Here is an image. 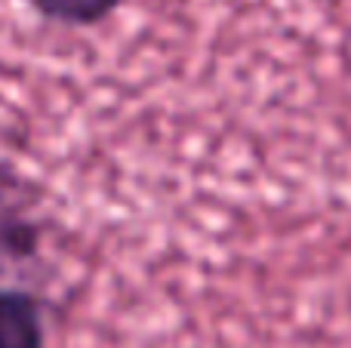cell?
Masks as SVG:
<instances>
[{
	"mask_svg": "<svg viewBox=\"0 0 351 348\" xmlns=\"http://www.w3.org/2000/svg\"><path fill=\"white\" fill-rule=\"evenodd\" d=\"M0 348H43L40 306L22 290H0Z\"/></svg>",
	"mask_w": 351,
	"mask_h": 348,
	"instance_id": "obj_1",
	"label": "cell"
},
{
	"mask_svg": "<svg viewBox=\"0 0 351 348\" xmlns=\"http://www.w3.org/2000/svg\"><path fill=\"white\" fill-rule=\"evenodd\" d=\"M19 182L10 176H0V253L25 256L34 247V232L25 219V207L19 201Z\"/></svg>",
	"mask_w": 351,
	"mask_h": 348,
	"instance_id": "obj_2",
	"label": "cell"
},
{
	"mask_svg": "<svg viewBox=\"0 0 351 348\" xmlns=\"http://www.w3.org/2000/svg\"><path fill=\"white\" fill-rule=\"evenodd\" d=\"M28 3L49 22L84 28V25H96L108 18L123 0H28Z\"/></svg>",
	"mask_w": 351,
	"mask_h": 348,
	"instance_id": "obj_3",
	"label": "cell"
}]
</instances>
